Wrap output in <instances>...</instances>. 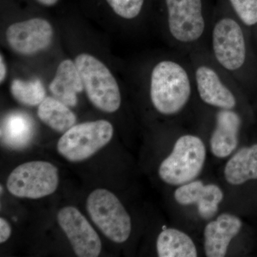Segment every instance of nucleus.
Instances as JSON below:
<instances>
[{"label": "nucleus", "mask_w": 257, "mask_h": 257, "mask_svg": "<svg viewBox=\"0 0 257 257\" xmlns=\"http://www.w3.org/2000/svg\"><path fill=\"white\" fill-rule=\"evenodd\" d=\"M74 62L88 99L93 105L104 112L117 111L121 106V93L116 79L105 64L85 53L77 56Z\"/></svg>", "instance_id": "f03ea898"}, {"label": "nucleus", "mask_w": 257, "mask_h": 257, "mask_svg": "<svg viewBox=\"0 0 257 257\" xmlns=\"http://www.w3.org/2000/svg\"><path fill=\"white\" fill-rule=\"evenodd\" d=\"M49 88L55 98L66 105H77V94L82 92L84 86L75 62L70 60L62 61Z\"/></svg>", "instance_id": "dca6fc26"}, {"label": "nucleus", "mask_w": 257, "mask_h": 257, "mask_svg": "<svg viewBox=\"0 0 257 257\" xmlns=\"http://www.w3.org/2000/svg\"><path fill=\"white\" fill-rule=\"evenodd\" d=\"M206 147L200 138L184 135L176 142L173 150L162 162L159 175L165 183L182 185L194 180L204 167Z\"/></svg>", "instance_id": "7ed1b4c3"}, {"label": "nucleus", "mask_w": 257, "mask_h": 257, "mask_svg": "<svg viewBox=\"0 0 257 257\" xmlns=\"http://www.w3.org/2000/svg\"><path fill=\"white\" fill-rule=\"evenodd\" d=\"M57 221L77 256L96 257L100 254L101 242L99 235L77 208H62L57 214Z\"/></svg>", "instance_id": "6e6552de"}, {"label": "nucleus", "mask_w": 257, "mask_h": 257, "mask_svg": "<svg viewBox=\"0 0 257 257\" xmlns=\"http://www.w3.org/2000/svg\"><path fill=\"white\" fill-rule=\"evenodd\" d=\"M11 233V226L9 222L4 218H0V243H4L8 241Z\"/></svg>", "instance_id": "5701e85b"}, {"label": "nucleus", "mask_w": 257, "mask_h": 257, "mask_svg": "<svg viewBox=\"0 0 257 257\" xmlns=\"http://www.w3.org/2000/svg\"><path fill=\"white\" fill-rule=\"evenodd\" d=\"M111 10L120 18L132 20L143 10L145 0H105Z\"/></svg>", "instance_id": "412c9836"}, {"label": "nucleus", "mask_w": 257, "mask_h": 257, "mask_svg": "<svg viewBox=\"0 0 257 257\" xmlns=\"http://www.w3.org/2000/svg\"><path fill=\"white\" fill-rule=\"evenodd\" d=\"M191 83L185 69L177 62L165 60L154 67L150 82L152 104L161 114H177L191 96Z\"/></svg>", "instance_id": "f257e3e1"}, {"label": "nucleus", "mask_w": 257, "mask_h": 257, "mask_svg": "<svg viewBox=\"0 0 257 257\" xmlns=\"http://www.w3.org/2000/svg\"><path fill=\"white\" fill-rule=\"evenodd\" d=\"M198 92L202 100L221 109H232L236 104L233 93L221 82L214 69L201 66L196 71Z\"/></svg>", "instance_id": "4468645a"}, {"label": "nucleus", "mask_w": 257, "mask_h": 257, "mask_svg": "<svg viewBox=\"0 0 257 257\" xmlns=\"http://www.w3.org/2000/svg\"><path fill=\"white\" fill-rule=\"evenodd\" d=\"M37 115L42 122L57 133H66L77 121L69 106L55 97L45 98L39 105Z\"/></svg>", "instance_id": "6ab92c4d"}, {"label": "nucleus", "mask_w": 257, "mask_h": 257, "mask_svg": "<svg viewBox=\"0 0 257 257\" xmlns=\"http://www.w3.org/2000/svg\"><path fill=\"white\" fill-rule=\"evenodd\" d=\"M233 8L245 25L257 23V0H230Z\"/></svg>", "instance_id": "4be33fe9"}, {"label": "nucleus", "mask_w": 257, "mask_h": 257, "mask_svg": "<svg viewBox=\"0 0 257 257\" xmlns=\"http://www.w3.org/2000/svg\"><path fill=\"white\" fill-rule=\"evenodd\" d=\"M54 30L47 20L32 18L10 25L6 38L10 47L23 55H31L47 49L52 43Z\"/></svg>", "instance_id": "9d476101"}, {"label": "nucleus", "mask_w": 257, "mask_h": 257, "mask_svg": "<svg viewBox=\"0 0 257 257\" xmlns=\"http://www.w3.org/2000/svg\"><path fill=\"white\" fill-rule=\"evenodd\" d=\"M35 134V121L24 111H12L2 119V144L11 150H22L28 147Z\"/></svg>", "instance_id": "2eb2a0df"}, {"label": "nucleus", "mask_w": 257, "mask_h": 257, "mask_svg": "<svg viewBox=\"0 0 257 257\" xmlns=\"http://www.w3.org/2000/svg\"><path fill=\"white\" fill-rule=\"evenodd\" d=\"M6 75V64H5L4 57H3V55H1V59H0V82L1 83L4 82Z\"/></svg>", "instance_id": "b1692460"}, {"label": "nucleus", "mask_w": 257, "mask_h": 257, "mask_svg": "<svg viewBox=\"0 0 257 257\" xmlns=\"http://www.w3.org/2000/svg\"><path fill=\"white\" fill-rule=\"evenodd\" d=\"M10 91L17 101L26 106L40 105L46 98L44 84L37 78L29 81L15 79L12 82Z\"/></svg>", "instance_id": "aec40b11"}, {"label": "nucleus", "mask_w": 257, "mask_h": 257, "mask_svg": "<svg viewBox=\"0 0 257 257\" xmlns=\"http://www.w3.org/2000/svg\"><path fill=\"white\" fill-rule=\"evenodd\" d=\"M0 188H1V194H3V186L1 185V187H0Z\"/></svg>", "instance_id": "a878e982"}, {"label": "nucleus", "mask_w": 257, "mask_h": 257, "mask_svg": "<svg viewBox=\"0 0 257 257\" xmlns=\"http://www.w3.org/2000/svg\"><path fill=\"white\" fill-rule=\"evenodd\" d=\"M170 33L182 42L196 41L205 28L202 0H166Z\"/></svg>", "instance_id": "1a4fd4ad"}, {"label": "nucleus", "mask_w": 257, "mask_h": 257, "mask_svg": "<svg viewBox=\"0 0 257 257\" xmlns=\"http://www.w3.org/2000/svg\"><path fill=\"white\" fill-rule=\"evenodd\" d=\"M113 133V126L106 120L74 125L59 140L57 150L69 162H82L105 147L111 141Z\"/></svg>", "instance_id": "39448f33"}, {"label": "nucleus", "mask_w": 257, "mask_h": 257, "mask_svg": "<svg viewBox=\"0 0 257 257\" xmlns=\"http://www.w3.org/2000/svg\"><path fill=\"white\" fill-rule=\"evenodd\" d=\"M37 2L44 6L52 7L57 4L59 0H37Z\"/></svg>", "instance_id": "393cba45"}, {"label": "nucleus", "mask_w": 257, "mask_h": 257, "mask_svg": "<svg viewBox=\"0 0 257 257\" xmlns=\"http://www.w3.org/2000/svg\"><path fill=\"white\" fill-rule=\"evenodd\" d=\"M224 177L232 185H240L257 179V145L243 147L225 166Z\"/></svg>", "instance_id": "f3484780"}, {"label": "nucleus", "mask_w": 257, "mask_h": 257, "mask_svg": "<svg viewBox=\"0 0 257 257\" xmlns=\"http://www.w3.org/2000/svg\"><path fill=\"white\" fill-rule=\"evenodd\" d=\"M87 209L93 222L108 239L120 243L130 237L131 218L112 192L104 189L93 191L87 198Z\"/></svg>", "instance_id": "20e7f679"}, {"label": "nucleus", "mask_w": 257, "mask_h": 257, "mask_svg": "<svg viewBox=\"0 0 257 257\" xmlns=\"http://www.w3.org/2000/svg\"><path fill=\"white\" fill-rule=\"evenodd\" d=\"M214 55L219 63L229 71L239 69L246 59V45L242 30L231 18L219 20L212 32Z\"/></svg>", "instance_id": "0eeeda50"}, {"label": "nucleus", "mask_w": 257, "mask_h": 257, "mask_svg": "<svg viewBox=\"0 0 257 257\" xmlns=\"http://www.w3.org/2000/svg\"><path fill=\"white\" fill-rule=\"evenodd\" d=\"M224 194L216 184H204L202 181H192L176 189L175 199L181 205H194L202 219L209 220L215 216L222 202Z\"/></svg>", "instance_id": "9b49d317"}, {"label": "nucleus", "mask_w": 257, "mask_h": 257, "mask_svg": "<svg viewBox=\"0 0 257 257\" xmlns=\"http://www.w3.org/2000/svg\"><path fill=\"white\" fill-rule=\"evenodd\" d=\"M241 119L231 109H221L216 114L215 128L210 139L211 151L218 158L229 157L239 144Z\"/></svg>", "instance_id": "ddd939ff"}, {"label": "nucleus", "mask_w": 257, "mask_h": 257, "mask_svg": "<svg viewBox=\"0 0 257 257\" xmlns=\"http://www.w3.org/2000/svg\"><path fill=\"white\" fill-rule=\"evenodd\" d=\"M157 251L160 257H196L198 254L190 236L172 228L164 229L159 234Z\"/></svg>", "instance_id": "a211bd4d"}, {"label": "nucleus", "mask_w": 257, "mask_h": 257, "mask_svg": "<svg viewBox=\"0 0 257 257\" xmlns=\"http://www.w3.org/2000/svg\"><path fill=\"white\" fill-rule=\"evenodd\" d=\"M242 222L238 216L226 213L209 221L204 231L206 256H226L230 243L239 234Z\"/></svg>", "instance_id": "f8f14e48"}, {"label": "nucleus", "mask_w": 257, "mask_h": 257, "mask_svg": "<svg viewBox=\"0 0 257 257\" xmlns=\"http://www.w3.org/2000/svg\"><path fill=\"white\" fill-rule=\"evenodd\" d=\"M59 182L58 170L55 165L34 161L18 166L10 173L7 188L15 197L36 199L53 194Z\"/></svg>", "instance_id": "423d86ee"}]
</instances>
